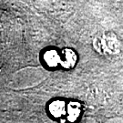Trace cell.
<instances>
[{
	"mask_svg": "<svg viewBox=\"0 0 123 123\" xmlns=\"http://www.w3.org/2000/svg\"><path fill=\"white\" fill-rule=\"evenodd\" d=\"M45 63L49 68H57L61 63V57L55 49H49L43 56Z\"/></svg>",
	"mask_w": 123,
	"mask_h": 123,
	"instance_id": "obj_3",
	"label": "cell"
},
{
	"mask_svg": "<svg viewBox=\"0 0 123 123\" xmlns=\"http://www.w3.org/2000/svg\"><path fill=\"white\" fill-rule=\"evenodd\" d=\"M67 108H68V110H67L66 116L68 120L75 121L81 113V108H80L79 104H78L77 102H71Z\"/></svg>",
	"mask_w": 123,
	"mask_h": 123,
	"instance_id": "obj_4",
	"label": "cell"
},
{
	"mask_svg": "<svg viewBox=\"0 0 123 123\" xmlns=\"http://www.w3.org/2000/svg\"><path fill=\"white\" fill-rule=\"evenodd\" d=\"M78 61L77 54L69 49H65L63 50V57H61V65L64 68L69 69L74 68L76 63Z\"/></svg>",
	"mask_w": 123,
	"mask_h": 123,
	"instance_id": "obj_2",
	"label": "cell"
},
{
	"mask_svg": "<svg viewBox=\"0 0 123 123\" xmlns=\"http://www.w3.org/2000/svg\"><path fill=\"white\" fill-rule=\"evenodd\" d=\"M49 113L52 115L55 119H60L62 117L66 116L67 113V105L64 100L57 99L52 101L49 107Z\"/></svg>",
	"mask_w": 123,
	"mask_h": 123,
	"instance_id": "obj_1",
	"label": "cell"
}]
</instances>
